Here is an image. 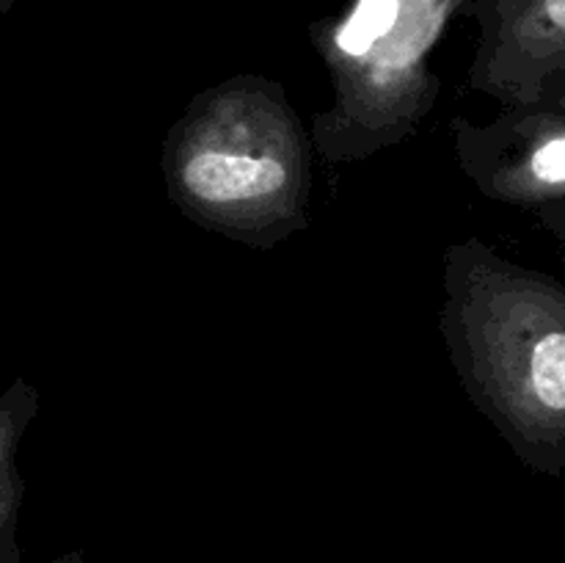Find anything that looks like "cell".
Segmentation results:
<instances>
[{
    "mask_svg": "<svg viewBox=\"0 0 565 563\" xmlns=\"http://www.w3.org/2000/svg\"><path fill=\"white\" fill-rule=\"evenodd\" d=\"M541 213H544V221L550 224V230L555 232L557 241H561L565 248V199L555 204H546V208H541Z\"/></svg>",
    "mask_w": 565,
    "mask_h": 563,
    "instance_id": "8992f818",
    "label": "cell"
},
{
    "mask_svg": "<svg viewBox=\"0 0 565 563\" xmlns=\"http://www.w3.org/2000/svg\"><path fill=\"white\" fill-rule=\"evenodd\" d=\"M458 0H403L395 25L359 59L331 66L340 86V108L318 125H334L320 138L326 155H353L356 149L395 141L428 108L423 92L425 55L439 39Z\"/></svg>",
    "mask_w": 565,
    "mask_h": 563,
    "instance_id": "3957f363",
    "label": "cell"
},
{
    "mask_svg": "<svg viewBox=\"0 0 565 563\" xmlns=\"http://www.w3.org/2000/svg\"><path fill=\"white\" fill-rule=\"evenodd\" d=\"M494 86L516 103H541L565 81V0H494Z\"/></svg>",
    "mask_w": 565,
    "mask_h": 563,
    "instance_id": "277c9868",
    "label": "cell"
},
{
    "mask_svg": "<svg viewBox=\"0 0 565 563\" xmlns=\"http://www.w3.org/2000/svg\"><path fill=\"white\" fill-rule=\"evenodd\" d=\"M483 348L478 373L486 392L494 395L502 431L527 461L561 472L565 469V287L539 274L497 270L494 315H489Z\"/></svg>",
    "mask_w": 565,
    "mask_h": 563,
    "instance_id": "7a4b0ae2",
    "label": "cell"
},
{
    "mask_svg": "<svg viewBox=\"0 0 565 563\" xmlns=\"http://www.w3.org/2000/svg\"><path fill=\"white\" fill-rule=\"evenodd\" d=\"M171 132V196L237 235H263L301 213L307 155L296 119L259 86L213 92Z\"/></svg>",
    "mask_w": 565,
    "mask_h": 563,
    "instance_id": "6da1fadb",
    "label": "cell"
},
{
    "mask_svg": "<svg viewBox=\"0 0 565 563\" xmlns=\"http://www.w3.org/2000/svg\"><path fill=\"white\" fill-rule=\"evenodd\" d=\"M494 196L541 208L565 199V97L508 125L494 152Z\"/></svg>",
    "mask_w": 565,
    "mask_h": 563,
    "instance_id": "5b68a950",
    "label": "cell"
}]
</instances>
